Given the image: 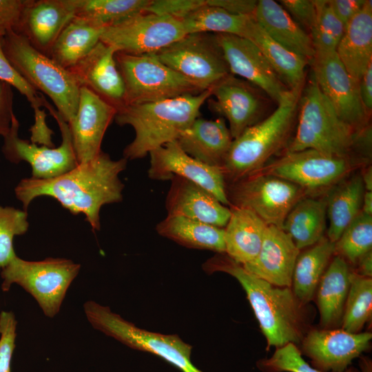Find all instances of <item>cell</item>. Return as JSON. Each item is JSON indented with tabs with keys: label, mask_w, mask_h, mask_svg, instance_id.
<instances>
[{
	"label": "cell",
	"mask_w": 372,
	"mask_h": 372,
	"mask_svg": "<svg viewBox=\"0 0 372 372\" xmlns=\"http://www.w3.org/2000/svg\"><path fill=\"white\" fill-rule=\"evenodd\" d=\"M73 17L66 0H27L13 30L49 56L57 37Z\"/></svg>",
	"instance_id": "cell-23"
},
{
	"label": "cell",
	"mask_w": 372,
	"mask_h": 372,
	"mask_svg": "<svg viewBox=\"0 0 372 372\" xmlns=\"http://www.w3.org/2000/svg\"><path fill=\"white\" fill-rule=\"evenodd\" d=\"M27 0H0V32L14 30Z\"/></svg>",
	"instance_id": "cell-47"
},
{
	"label": "cell",
	"mask_w": 372,
	"mask_h": 372,
	"mask_svg": "<svg viewBox=\"0 0 372 372\" xmlns=\"http://www.w3.org/2000/svg\"><path fill=\"white\" fill-rule=\"evenodd\" d=\"M304 86L288 90L270 115L233 140L222 167L226 184L254 174L272 156L285 149L296 121Z\"/></svg>",
	"instance_id": "cell-4"
},
{
	"label": "cell",
	"mask_w": 372,
	"mask_h": 372,
	"mask_svg": "<svg viewBox=\"0 0 372 372\" xmlns=\"http://www.w3.org/2000/svg\"><path fill=\"white\" fill-rule=\"evenodd\" d=\"M74 17L104 28L146 12L151 0H66Z\"/></svg>",
	"instance_id": "cell-36"
},
{
	"label": "cell",
	"mask_w": 372,
	"mask_h": 372,
	"mask_svg": "<svg viewBox=\"0 0 372 372\" xmlns=\"http://www.w3.org/2000/svg\"><path fill=\"white\" fill-rule=\"evenodd\" d=\"M335 255V243L327 236L300 253L293 269V293L304 304L312 300L320 280Z\"/></svg>",
	"instance_id": "cell-34"
},
{
	"label": "cell",
	"mask_w": 372,
	"mask_h": 372,
	"mask_svg": "<svg viewBox=\"0 0 372 372\" xmlns=\"http://www.w3.org/2000/svg\"><path fill=\"white\" fill-rule=\"evenodd\" d=\"M186 34L180 19L144 12L104 28L100 41L116 52L142 55L155 54Z\"/></svg>",
	"instance_id": "cell-13"
},
{
	"label": "cell",
	"mask_w": 372,
	"mask_h": 372,
	"mask_svg": "<svg viewBox=\"0 0 372 372\" xmlns=\"http://www.w3.org/2000/svg\"><path fill=\"white\" fill-rule=\"evenodd\" d=\"M351 273L347 262L335 256L323 273L317 293L322 326L330 327L342 318L350 287Z\"/></svg>",
	"instance_id": "cell-31"
},
{
	"label": "cell",
	"mask_w": 372,
	"mask_h": 372,
	"mask_svg": "<svg viewBox=\"0 0 372 372\" xmlns=\"http://www.w3.org/2000/svg\"><path fill=\"white\" fill-rule=\"evenodd\" d=\"M203 269L207 273L220 271L235 278L244 289L265 335L267 348L289 343L297 346L303 338L302 304L290 287L275 286L247 271L225 253L208 259Z\"/></svg>",
	"instance_id": "cell-2"
},
{
	"label": "cell",
	"mask_w": 372,
	"mask_h": 372,
	"mask_svg": "<svg viewBox=\"0 0 372 372\" xmlns=\"http://www.w3.org/2000/svg\"><path fill=\"white\" fill-rule=\"evenodd\" d=\"M210 96L211 89L117 110L115 122L121 126L130 125L135 133L133 141L123 150V158H142L152 150L176 141L198 117L201 106Z\"/></svg>",
	"instance_id": "cell-3"
},
{
	"label": "cell",
	"mask_w": 372,
	"mask_h": 372,
	"mask_svg": "<svg viewBox=\"0 0 372 372\" xmlns=\"http://www.w3.org/2000/svg\"><path fill=\"white\" fill-rule=\"evenodd\" d=\"M365 162L356 158L328 155L309 149L285 152L253 174L284 179L301 187L309 194L333 188Z\"/></svg>",
	"instance_id": "cell-10"
},
{
	"label": "cell",
	"mask_w": 372,
	"mask_h": 372,
	"mask_svg": "<svg viewBox=\"0 0 372 372\" xmlns=\"http://www.w3.org/2000/svg\"><path fill=\"white\" fill-rule=\"evenodd\" d=\"M300 251L283 229L268 225L258 255L242 266L249 273L275 286L290 287Z\"/></svg>",
	"instance_id": "cell-22"
},
{
	"label": "cell",
	"mask_w": 372,
	"mask_h": 372,
	"mask_svg": "<svg viewBox=\"0 0 372 372\" xmlns=\"http://www.w3.org/2000/svg\"><path fill=\"white\" fill-rule=\"evenodd\" d=\"M257 366L262 372H322L307 362L293 343L276 348L271 357L260 360ZM344 372L360 371L350 366Z\"/></svg>",
	"instance_id": "cell-43"
},
{
	"label": "cell",
	"mask_w": 372,
	"mask_h": 372,
	"mask_svg": "<svg viewBox=\"0 0 372 372\" xmlns=\"http://www.w3.org/2000/svg\"><path fill=\"white\" fill-rule=\"evenodd\" d=\"M280 5L302 28L310 30L313 27L317 9L314 0H282Z\"/></svg>",
	"instance_id": "cell-46"
},
{
	"label": "cell",
	"mask_w": 372,
	"mask_h": 372,
	"mask_svg": "<svg viewBox=\"0 0 372 372\" xmlns=\"http://www.w3.org/2000/svg\"><path fill=\"white\" fill-rule=\"evenodd\" d=\"M114 59L125 85V105L203 92L162 63L155 54L132 55L116 52Z\"/></svg>",
	"instance_id": "cell-8"
},
{
	"label": "cell",
	"mask_w": 372,
	"mask_h": 372,
	"mask_svg": "<svg viewBox=\"0 0 372 372\" xmlns=\"http://www.w3.org/2000/svg\"><path fill=\"white\" fill-rule=\"evenodd\" d=\"M360 96L366 113L371 116L372 111V63L359 81Z\"/></svg>",
	"instance_id": "cell-51"
},
{
	"label": "cell",
	"mask_w": 372,
	"mask_h": 372,
	"mask_svg": "<svg viewBox=\"0 0 372 372\" xmlns=\"http://www.w3.org/2000/svg\"><path fill=\"white\" fill-rule=\"evenodd\" d=\"M127 162L125 158L112 160L101 150L91 161L78 164L59 176L23 178L15 187L14 194L25 211L36 198H53L71 214H83L92 228L99 230L102 206L123 199L124 184L118 176L125 169Z\"/></svg>",
	"instance_id": "cell-1"
},
{
	"label": "cell",
	"mask_w": 372,
	"mask_h": 372,
	"mask_svg": "<svg viewBox=\"0 0 372 372\" xmlns=\"http://www.w3.org/2000/svg\"><path fill=\"white\" fill-rule=\"evenodd\" d=\"M262 91L247 81L229 74L213 88L209 108L227 120L234 139L261 121L265 110Z\"/></svg>",
	"instance_id": "cell-18"
},
{
	"label": "cell",
	"mask_w": 372,
	"mask_h": 372,
	"mask_svg": "<svg viewBox=\"0 0 372 372\" xmlns=\"http://www.w3.org/2000/svg\"><path fill=\"white\" fill-rule=\"evenodd\" d=\"M244 37L258 48L278 78L289 90L304 85L306 68L310 63L309 59L274 41L254 18Z\"/></svg>",
	"instance_id": "cell-29"
},
{
	"label": "cell",
	"mask_w": 372,
	"mask_h": 372,
	"mask_svg": "<svg viewBox=\"0 0 372 372\" xmlns=\"http://www.w3.org/2000/svg\"><path fill=\"white\" fill-rule=\"evenodd\" d=\"M148 176L152 180H168L180 176L202 187L223 205L230 207L226 181L221 167L205 165L187 154L176 141L149 152Z\"/></svg>",
	"instance_id": "cell-16"
},
{
	"label": "cell",
	"mask_w": 372,
	"mask_h": 372,
	"mask_svg": "<svg viewBox=\"0 0 372 372\" xmlns=\"http://www.w3.org/2000/svg\"><path fill=\"white\" fill-rule=\"evenodd\" d=\"M360 275L371 278L372 276V251L364 255L358 262Z\"/></svg>",
	"instance_id": "cell-52"
},
{
	"label": "cell",
	"mask_w": 372,
	"mask_h": 372,
	"mask_svg": "<svg viewBox=\"0 0 372 372\" xmlns=\"http://www.w3.org/2000/svg\"><path fill=\"white\" fill-rule=\"evenodd\" d=\"M80 269L79 264L69 259L28 261L16 256L1 270V288L8 291L13 283L19 285L34 298L45 315L52 318Z\"/></svg>",
	"instance_id": "cell-9"
},
{
	"label": "cell",
	"mask_w": 372,
	"mask_h": 372,
	"mask_svg": "<svg viewBox=\"0 0 372 372\" xmlns=\"http://www.w3.org/2000/svg\"><path fill=\"white\" fill-rule=\"evenodd\" d=\"M116 50L101 41L68 70L79 87L91 90L117 110L125 106V85L114 59Z\"/></svg>",
	"instance_id": "cell-21"
},
{
	"label": "cell",
	"mask_w": 372,
	"mask_h": 372,
	"mask_svg": "<svg viewBox=\"0 0 372 372\" xmlns=\"http://www.w3.org/2000/svg\"><path fill=\"white\" fill-rule=\"evenodd\" d=\"M372 251V216L361 211L345 228L335 242V254L347 262L357 265L366 253Z\"/></svg>",
	"instance_id": "cell-40"
},
{
	"label": "cell",
	"mask_w": 372,
	"mask_h": 372,
	"mask_svg": "<svg viewBox=\"0 0 372 372\" xmlns=\"http://www.w3.org/2000/svg\"><path fill=\"white\" fill-rule=\"evenodd\" d=\"M207 4L219 7L237 15L253 16L258 1L255 0H205Z\"/></svg>",
	"instance_id": "cell-49"
},
{
	"label": "cell",
	"mask_w": 372,
	"mask_h": 372,
	"mask_svg": "<svg viewBox=\"0 0 372 372\" xmlns=\"http://www.w3.org/2000/svg\"><path fill=\"white\" fill-rule=\"evenodd\" d=\"M85 316L92 326L126 346L152 353L176 367L181 372H204L191 360L192 346L177 335L152 332L136 327L94 301L84 304Z\"/></svg>",
	"instance_id": "cell-7"
},
{
	"label": "cell",
	"mask_w": 372,
	"mask_h": 372,
	"mask_svg": "<svg viewBox=\"0 0 372 372\" xmlns=\"http://www.w3.org/2000/svg\"><path fill=\"white\" fill-rule=\"evenodd\" d=\"M253 18L270 37L289 50L310 62L314 57L316 51L309 33L278 2L258 1Z\"/></svg>",
	"instance_id": "cell-26"
},
{
	"label": "cell",
	"mask_w": 372,
	"mask_h": 372,
	"mask_svg": "<svg viewBox=\"0 0 372 372\" xmlns=\"http://www.w3.org/2000/svg\"><path fill=\"white\" fill-rule=\"evenodd\" d=\"M155 55L203 91L213 88L231 74L214 33L187 34Z\"/></svg>",
	"instance_id": "cell-11"
},
{
	"label": "cell",
	"mask_w": 372,
	"mask_h": 372,
	"mask_svg": "<svg viewBox=\"0 0 372 372\" xmlns=\"http://www.w3.org/2000/svg\"><path fill=\"white\" fill-rule=\"evenodd\" d=\"M1 43L4 54L19 74L51 99L64 121L72 120L77 110L80 87L70 71L12 29L5 32Z\"/></svg>",
	"instance_id": "cell-6"
},
{
	"label": "cell",
	"mask_w": 372,
	"mask_h": 372,
	"mask_svg": "<svg viewBox=\"0 0 372 372\" xmlns=\"http://www.w3.org/2000/svg\"><path fill=\"white\" fill-rule=\"evenodd\" d=\"M230 209L231 215L224 228L225 254L243 265L258 255L268 225L250 209Z\"/></svg>",
	"instance_id": "cell-28"
},
{
	"label": "cell",
	"mask_w": 372,
	"mask_h": 372,
	"mask_svg": "<svg viewBox=\"0 0 372 372\" xmlns=\"http://www.w3.org/2000/svg\"><path fill=\"white\" fill-rule=\"evenodd\" d=\"M314 1L317 17L309 34L316 53L335 52L344 34L345 25L335 15L329 1Z\"/></svg>",
	"instance_id": "cell-41"
},
{
	"label": "cell",
	"mask_w": 372,
	"mask_h": 372,
	"mask_svg": "<svg viewBox=\"0 0 372 372\" xmlns=\"http://www.w3.org/2000/svg\"><path fill=\"white\" fill-rule=\"evenodd\" d=\"M297 118L296 134L284 153L309 149L360 159L354 152L355 132L339 116L313 76L302 90Z\"/></svg>",
	"instance_id": "cell-5"
},
{
	"label": "cell",
	"mask_w": 372,
	"mask_h": 372,
	"mask_svg": "<svg viewBox=\"0 0 372 372\" xmlns=\"http://www.w3.org/2000/svg\"><path fill=\"white\" fill-rule=\"evenodd\" d=\"M365 189L361 175L347 178L331 188L326 198L327 238L335 242L345 228L362 211Z\"/></svg>",
	"instance_id": "cell-32"
},
{
	"label": "cell",
	"mask_w": 372,
	"mask_h": 372,
	"mask_svg": "<svg viewBox=\"0 0 372 372\" xmlns=\"http://www.w3.org/2000/svg\"><path fill=\"white\" fill-rule=\"evenodd\" d=\"M103 29L87 20L74 17L57 37L49 57L68 70L100 41Z\"/></svg>",
	"instance_id": "cell-35"
},
{
	"label": "cell",
	"mask_w": 372,
	"mask_h": 372,
	"mask_svg": "<svg viewBox=\"0 0 372 372\" xmlns=\"http://www.w3.org/2000/svg\"><path fill=\"white\" fill-rule=\"evenodd\" d=\"M310 63L315 81L339 116L355 132L369 124L362 103L359 82L347 71L336 52H316Z\"/></svg>",
	"instance_id": "cell-15"
},
{
	"label": "cell",
	"mask_w": 372,
	"mask_h": 372,
	"mask_svg": "<svg viewBox=\"0 0 372 372\" xmlns=\"http://www.w3.org/2000/svg\"><path fill=\"white\" fill-rule=\"evenodd\" d=\"M366 0H329L338 19L346 25L363 8Z\"/></svg>",
	"instance_id": "cell-50"
},
{
	"label": "cell",
	"mask_w": 372,
	"mask_h": 372,
	"mask_svg": "<svg viewBox=\"0 0 372 372\" xmlns=\"http://www.w3.org/2000/svg\"><path fill=\"white\" fill-rule=\"evenodd\" d=\"M17 320L13 313H0V372L11 371V360L15 348Z\"/></svg>",
	"instance_id": "cell-44"
},
{
	"label": "cell",
	"mask_w": 372,
	"mask_h": 372,
	"mask_svg": "<svg viewBox=\"0 0 372 372\" xmlns=\"http://www.w3.org/2000/svg\"><path fill=\"white\" fill-rule=\"evenodd\" d=\"M335 52L347 71L359 82L372 63L371 0H366L362 9L346 25Z\"/></svg>",
	"instance_id": "cell-27"
},
{
	"label": "cell",
	"mask_w": 372,
	"mask_h": 372,
	"mask_svg": "<svg viewBox=\"0 0 372 372\" xmlns=\"http://www.w3.org/2000/svg\"><path fill=\"white\" fill-rule=\"evenodd\" d=\"M44 107L56 121L62 141L57 147L38 145L19 136V122L14 114L8 134L3 137L2 152L12 163L25 161L32 169V177L49 179L62 175L78 165L68 123L45 100Z\"/></svg>",
	"instance_id": "cell-14"
},
{
	"label": "cell",
	"mask_w": 372,
	"mask_h": 372,
	"mask_svg": "<svg viewBox=\"0 0 372 372\" xmlns=\"http://www.w3.org/2000/svg\"><path fill=\"white\" fill-rule=\"evenodd\" d=\"M226 192L229 207L250 209L267 225L282 229L294 205L309 195L294 183L262 174H251L227 183Z\"/></svg>",
	"instance_id": "cell-12"
},
{
	"label": "cell",
	"mask_w": 372,
	"mask_h": 372,
	"mask_svg": "<svg viewBox=\"0 0 372 372\" xmlns=\"http://www.w3.org/2000/svg\"><path fill=\"white\" fill-rule=\"evenodd\" d=\"M361 175L362 180L366 191H372V169L369 166Z\"/></svg>",
	"instance_id": "cell-54"
},
{
	"label": "cell",
	"mask_w": 372,
	"mask_h": 372,
	"mask_svg": "<svg viewBox=\"0 0 372 372\" xmlns=\"http://www.w3.org/2000/svg\"><path fill=\"white\" fill-rule=\"evenodd\" d=\"M362 211L372 216V191L365 190L362 199Z\"/></svg>",
	"instance_id": "cell-53"
},
{
	"label": "cell",
	"mask_w": 372,
	"mask_h": 372,
	"mask_svg": "<svg viewBox=\"0 0 372 372\" xmlns=\"http://www.w3.org/2000/svg\"><path fill=\"white\" fill-rule=\"evenodd\" d=\"M28 227L27 211L0 205V268L5 267L17 256L14 238L25 234Z\"/></svg>",
	"instance_id": "cell-42"
},
{
	"label": "cell",
	"mask_w": 372,
	"mask_h": 372,
	"mask_svg": "<svg viewBox=\"0 0 372 372\" xmlns=\"http://www.w3.org/2000/svg\"><path fill=\"white\" fill-rule=\"evenodd\" d=\"M14 94L12 87L0 81V136L5 137L9 132L13 112Z\"/></svg>",
	"instance_id": "cell-48"
},
{
	"label": "cell",
	"mask_w": 372,
	"mask_h": 372,
	"mask_svg": "<svg viewBox=\"0 0 372 372\" xmlns=\"http://www.w3.org/2000/svg\"><path fill=\"white\" fill-rule=\"evenodd\" d=\"M233 138L225 118H196L176 140L189 156L205 165L223 167Z\"/></svg>",
	"instance_id": "cell-25"
},
{
	"label": "cell",
	"mask_w": 372,
	"mask_h": 372,
	"mask_svg": "<svg viewBox=\"0 0 372 372\" xmlns=\"http://www.w3.org/2000/svg\"><path fill=\"white\" fill-rule=\"evenodd\" d=\"M350 281L342 317V329L357 333L371 317L372 279L351 271Z\"/></svg>",
	"instance_id": "cell-39"
},
{
	"label": "cell",
	"mask_w": 372,
	"mask_h": 372,
	"mask_svg": "<svg viewBox=\"0 0 372 372\" xmlns=\"http://www.w3.org/2000/svg\"><path fill=\"white\" fill-rule=\"evenodd\" d=\"M252 19L253 16L231 14L205 1L180 21L187 34L207 32L244 37Z\"/></svg>",
	"instance_id": "cell-37"
},
{
	"label": "cell",
	"mask_w": 372,
	"mask_h": 372,
	"mask_svg": "<svg viewBox=\"0 0 372 372\" xmlns=\"http://www.w3.org/2000/svg\"><path fill=\"white\" fill-rule=\"evenodd\" d=\"M5 32H0V37H2L3 35H4Z\"/></svg>",
	"instance_id": "cell-55"
},
{
	"label": "cell",
	"mask_w": 372,
	"mask_h": 372,
	"mask_svg": "<svg viewBox=\"0 0 372 372\" xmlns=\"http://www.w3.org/2000/svg\"><path fill=\"white\" fill-rule=\"evenodd\" d=\"M158 234L192 249L225 253L224 228L180 216H169L157 224Z\"/></svg>",
	"instance_id": "cell-30"
},
{
	"label": "cell",
	"mask_w": 372,
	"mask_h": 372,
	"mask_svg": "<svg viewBox=\"0 0 372 372\" xmlns=\"http://www.w3.org/2000/svg\"><path fill=\"white\" fill-rule=\"evenodd\" d=\"M205 3V0H151L146 12L168 15L181 20Z\"/></svg>",
	"instance_id": "cell-45"
},
{
	"label": "cell",
	"mask_w": 372,
	"mask_h": 372,
	"mask_svg": "<svg viewBox=\"0 0 372 372\" xmlns=\"http://www.w3.org/2000/svg\"><path fill=\"white\" fill-rule=\"evenodd\" d=\"M216 34L231 74L258 87L277 104L289 89L280 81L258 48L245 37Z\"/></svg>",
	"instance_id": "cell-19"
},
{
	"label": "cell",
	"mask_w": 372,
	"mask_h": 372,
	"mask_svg": "<svg viewBox=\"0 0 372 372\" xmlns=\"http://www.w3.org/2000/svg\"><path fill=\"white\" fill-rule=\"evenodd\" d=\"M2 37H0V81L17 89L27 99L33 109L35 123L31 127V141L48 145L52 142V131L46 124V114L43 110L40 109L44 105L45 98L40 95L10 63L3 51Z\"/></svg>",
	"instance_id": "cell-38"
},
{
	"label": "cell",
	"mask_w": 372,
	"mask_h": 372,
	"mask_svg": "<svg viewBox=\"0 0 372 372\" xmlns=\"http://www.w3.org/2000/svg\"><path fill=\"white\" fill-rule=\"evenodd\" d=\"M327 227L326 198L306 196L288 214L282 229L300 249L309 247L324 236Z\"/></svg>",
	"instance_id": "cell-33"
},
{
	"label": "cell",
	"mask_w": 372,
	"mask_h": 372,
	"mask_svg": "<svg viewBox=\"0 0 372 372\" xmlns=\"http://www.w3.org/2000/svg\"><path fill=\"white\" fill-rule=\"evenodd\" d=\"M370 332L350 333L340 329H312L303 337L301 354L322 372H344L353 360L370 347Z\"/></svg>",
	"instance_id": "cell-17"
},
{
	"label": "cell",
	"mask_w": 372,
	"mask_h": 372,
	"mask_svg": "<svg viewBox=\"0 0 372 372\" xmlns=\"http://www.w3.org/2000/svg\"><path fill=\"white\" fill-rule=\"evenodd\" d=\"M170 180L165 201L167 215L180 216L221 228L226 226L230 208L189 180L175 176Z\"/></svg>",
	"instance_id": "cell-24"
},
{
	"label": "cell",
	"mask_w": 372,
	"mask_h": 372,
	"mask_svg": "<svg viewBox=\"0 0 372 372\" xmlns=\"http://www.w3.org/2000/svg\"><path fill=\"white\" fill-rule=\"evenodd\" d=\"M116 111L91 90L80 87L76 112L68 123L78 164L100 153L103 136Z\"/></svg>",
	"instance_id": "cell-20"
}]
</instances>
